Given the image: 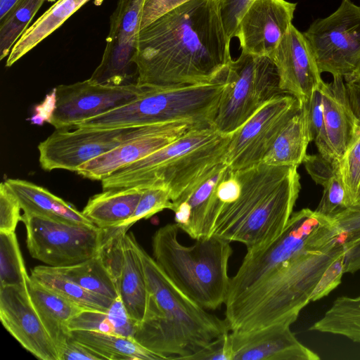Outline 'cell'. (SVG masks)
I'll list each match as a JSON object with an SVG mask.
<instances>
[{
    "label": "cell",
    "mask_w": 360,
    "mask_h": 360,
    "mask_svg": "<svg viewBox=\"0 0 360 360\" xmlns=\"http://www.w3.org/2000/svg\"><path fill=\"white\" fill-rule=\"evenodd\" d=\"M56 0H18L0 20V60L8 56L45 1Z\"/></svg>",
    "instance_id": "obj_34"
},
{
    "label": "cell",
    "mask_w": 360,
    "mask_h": 360,
    "mask_svg": "<svg viewBox=\"0 0 360 360\" xmlns=\"http://www.w3.org/2000/svg\"><path fill=\"white\" fill-rule=\"evenodd\" d=\"M304 106L307 109V127L311 142H315L319 153L331 159L323 139V112L320 89L315 91L309 102Z\"/></svg>",
    "instance_id": "obj_39"
},
{
    "label": "cell",
    "mask_w": 360,
    "mask_h": 360,
    "mask_svg": "<svg viewBox=\"0 0 360 360\" xmlns=\"http://www.w3.org/2000/svg\"><path fill=\"white\" fill-rule=\"evenodd\" d=\"M21 206L16 196L2 182L0 185V231L15 232L21 219Z\"/></svg>",
    "instance_id": "obj_40"
},
{
    "label": "cell",
    "mask_w": 360,
    "mask_h": 360,
    "mask_svg": "<svg viewBox=\"0 0 360 360\" xmlns=\"http://www.w3.org/2000/svg\"><path fill=\"white\" fill-rule=\"evenodd\" d=\"M172 204L170 193L167 188L160 186L146 187L143 189L132 216L117 227L127 231L134 224L141 219H147L163 210H170Z\"/></svg>",
    "instance_id": "obj_36"
},
{
    "label": "cell",
    "mask_w": 360,
    "mask_h": 360,
    "mask_svg": "<svg viewBox=\"0 0 360 360\" xmlns=\"http://www.w3.org/2000/svg\"><path fill=\"white\" fill-rule=\"evenodd\" d=\"M282 321L257 330L231 332L233 360H318L319 356L301 343Z\"/></svg>",
    "instance_id": "obj_21"
},
{
    "label": "cell",
    "mask_w": 360,
    "mask_h": 360,
    "mask_svg": "<svg viewBox=\"0 0 360 360\" xmlns=\"http://www.w3.org/2000/svg\"><path fill=\"white\" fill-rule=\"evenodd\" d=\"M300 108L294 96L280 95L232 134L226 157V163L232 171L261 163L288 121Z\"/></svg>",
    "instance_id": "obj_14"
},
{
    "label": "cell",
    "mask_w": 360,
    "mask_h": 360,
    "mask_svg": "<svg viewBox=\"0 0 360 360\" xmlns=\"http://www.w3.org/2000/svg\"><path fill=\"white\" fill-rule=\"evenodd\" d=\"M139 127L116 129H56L38 145L39 163L46 171L78 168L134 136Z\"/></svg>",
    "instance_id": "obj_15"
},
{
    "label": "cell",
    "mask_w": 360,
    "mask_h": 360,
    "mask_svg": "<svg viewBox=\"0 0 360 360\" xmlns=\"http://www.w3.org/2000/svg\"><path fill=\"white\" fill-rule=\"evenodd\" d=\"M344 234L360 229V204L349 207L333 218Z\"/></svg>",
    "instance_id": "obj_48"
},
{
    "label": "cell",
    "mask_w": 360,
    "mask_h": 360,
    "mask_svg": "<svg viewBox=\"0 0 360 360\" xmlns=\"http://www.w3.org/2000/svg\"><path fill=\"white\" fill-rule=\"evenodd\" d=\"M309 330L342 336L360 344V295L337 297Z\"/></svg>",
    "instance_id": "obj_32"
},
{
    "label": "cell",
    "mask_w": 360,
    "mask_h": 360,
    "mask_svg": "<svg viewBox=\"0 0 360 360\" xmlns=\"http://www.w3.org/2000/svg\"><path fill=\"white\" fill-rule=\"evenodd\" d=\"M269 58L274 62L281 90L307 105L323 80L303 33L292 25Z\"/></svg>",
    "instance_id": "obj_18"
},
{
    "label": "cell",
    "mask_w": 360,
    "mask_h": 360,
    "mask_svg": "<svg viewBox=\"0 0 360 360\" xmlns=\"http://www.w3.org/2000/svg\"><path fill=\"white\" fill-rule=\"evenodd\" d=\"M285 94L269 57L241 51L229 64L214 127L232 134L268 102Z\"/></svg>",
    "instance_id": "obj_9"
},
{
    "label": "cell",
    "mask_w": 360,
    "mask_h": 360,
    "mask_svg": "<svg viewBox=\"0 0 360 360\" xmlns=\"http://www.w3.org/2000/svg\"><path fill=\"white\" fill-rule=\"evenodd\" d=\"M49 267L93 292L113 300L120 297L117 281L105 263L100 251L94 257L76 264Z\"/></svg>",
    "instance_id": "obj_30"
},
{
    "label": "cell",
    "mask_w": 360,
    "mask_h": 360,
    "mask_svg": "<svg viewBox=\"0 0 360 360\" xmlns=\"http://www.w3.org/2000/svg\"><path fill=\"white\" fill-rule=\"evenodd\" d=\"M186 360H233L230 333L214 339Z\"/></svg>",
    "instance_id": "obj_44"
},
{
    "label": "cell",
    "mask_w": 360,
    "mask_h": 360,
    "mask_svg": "<svg viewBox=\"0 0 360 360\" xmlns=\"http://www.w3.org/2000/svg\"><path fill=\"white\" fill-rule=\"evenodd\" d=\"M144 188L103 190L89 198L82 213L98 228L117 227L132 216Z\"/></svg>",
    "instance_id": "obj_26"
},
{
    "label": "cell",
    "mask_w": 360,
    "mask_h": 360,
    "mask_svg": "<svg viewBox=\"0 0 360 360\" xmlns=\"http://www.w3.org/2000/svg\"><path fill=\"white\" fill-rule=\"evenodd\" d=\"M29 276L15 232L0 231V287L27 285Z\"/></svg>",
    "instance_id": "obj_35"
},
{
    "label": "cell",
    "mask_w": 360,
    "mask_h": 360,
    "mask_svg": "<svg viewBox=\"0 0 360 360\" xmlns=\"http://www.w3.org/2000/svg\"><path fill=\"white\" fill-rule=\"evenodd\" d=\"M147 86L136 83L111 86L90 79L53 89L46 104L45 120L56 129H69L76 124L124 105L140 96Z\"/></svg>",
    "instance_id": "obj_12"
},
{
    "label": "cell",
    "mask_w": 360,
    "mask_h": 360,
    "mask_svg": "<svg viewBox=\"0 0 360 360\" xmlns=\"http://www.w3.org/2000/svg\"><path fill=\"white\" fill-rule=\"evenodd\" d=\"M145 0H118L110 16V30L100 64L89 78L101 84L136 83L134 62Z\"/></svg>",
    "instance_id": "obj_13"
},
{
    "label": "cell",
    "mask_w": 360,
    "mask_h": 360,
    "mask_svg": "<svg viewBox=\"0 0 360 360\" xmlns=\"http://www.w3.org/2000/svg\"><path fill=\"white\" fill-rule=\"evenodd\" d=\"M18 1V0H0V20L5 16Z\"/></svg>",
    "instance_id": "obj_50"
},
{
    "label": "cell",
    "mask_w": 360,
    "mask_h": 360,
    "mask_svg": "<svg viewBox=\"0 0 360 360\" xmlns=\"http://www.w3.org/2000/svg\"><path fill=\"white\" fill-rule=\"evenodd\" d=\"M71 337L109 360H165L132 338L97 331L72 330Z\"/></svg>",
    "instance_id": "obj_29"
},
{
    "label": "cell",
    "mask_w": 360,
    "mask_h": 360,
    "mask_svg": "<svg viewBox=\"0 0 360 360\" xmlns=\"http://www.w3.org/2000/svg\"><path fill=\"white\" fill-rule=\"evenodd\" d=\"M231 172L226 162H221L172 201L170 210L174 213L175 224L191 238L211 237L223 205L221 184Z\"/></svg>",
    "instance_id": "obj_17"
},
{
    "label": "cell",
    "mask_w": 360,
    "mask_h": 360,
    "mask_svg": "<svg viewBox=\"0 0 360 360\" xmlns=\"http://www.w3.org/2000/svg\"><path fill=\"white\" fill-rule=\"evenodd\" d=\"M226 79L183 86H147L133 101L73 128L105 129L169 122H188L200 128L213 127Z\"/></svg>",
    "instance_id": "obj_7"
},
{
    "label": "cell",
    "mask_w": 360,
    "mask_h": 360,
    "mask_svg": "<svg viewBox=\"0 0 360 360\" xmlns=\"http://www.w3.org/2000/svg\"><path fill=\"white\" fill-rule=\"evenodd\" d=\"M0 319L4 327L40 360H60L59 353L30 297L27 285L0 287Z\"/></svg>",
    "instance_id": "obj_19"
},
{
    "label": "cell",
    "mask_w": 360,
    "mask_h": 360,
    "mask_svg": "<svg viewBox=\"0 0 360 360\" xmlns=\"http://www.w3.org/2000/svg\"><path fill=\"white\" fill-rule=\"evenodd\" d=\"M296 6L286 0H254L234 36L241 51L269 57L292 25Z\"/></svg>",
    "instance_id": "obj_20"
},
{
    "label": "cell",
    "mask_w": 360,
    "mask_h": 360,
    "mask_svg": "<svg viewBox=\"0 0 360 360\" xmlns=\"http://www.w3.org/2000/svg\"><path fill=\"white\" fill-rule=\"evenodd\" d=\"M219 0H191L166 13L138 34L136 84H203L226 78L232 58Z\"/></svg>",
    "instance_id": "obj_1"
},
{
    "label": "cell",
    "mask_w": 360,
    "mask_h": 360,
    "mask_svg": "<svg viewBox=\"0 0 360 360\" xmlns=\"http://www.w3.org/2000/svg\"><path fill=\"white\" fill-rule=\"evenodd\" d=\"M30 277L59 294L82 310L108 311L114 300L85 289L60 275L48 266H37L31 270Z\"/></svg>",
    "instance_id": "obj_31"
},
{
    "label": "cell",
    "mask_w": 360,
    "mask_h": 360,
    "mask_svg": "<svg viewBox=\"0 0 360 360\" xmlns=\"http://www.w3.org/2000/svg\"><path fill=\"white\" fill-rule=\"evenodd\" d=\"M231 136L219 132L214 126L191 129L110 174L101 180L103 190L160 186L169 190L173 201L205 174L226 162Z\"/></svg>",
    "instance_id": "obj_5"
},
{
    "label": "cell",
    "mask_w": 360,
    "mask_h": 360,
    "mask_svg": "<svg viewBox=\"0 0 360 360\" xmlns=\"http://www.w3.org/2000/svg\"><path fill=\"white\" fill-rule=\"evenodd\" d=\"M147 283L144 316L132 338L166 359H184L229 332L225 319L210 314L183 293L141 247Z\"/></svg>",
    "instance_id": "obj_4"
},
{
    "label": "cell",
    "mask_w": 360,
    "mask_h": 360,
    "mask_svg": "<svg viewBox=\"0 0 360 360\" xmlns=\"http://www.w3.org/2000/svg\"><path fill=\"white\" fill-rule=\"evenodd\" d=\"M140 249L133 233L127 232L123 239L121 265L117 277L120 297L129 317L136 324L144 316L148 297Z\"/></svg>",
    "instance_id": "obj_23"
},
{
    "label": "cell",
    "mask_w": 360,
    "mask_h": 360,
    "mask_svg": "<svg viewBox=\"0 0 360 360\" xmlns=\"http://www.w3.org/2000/svg\"><path fill=\"white\" fill-rule=\"evenodd\" d=\"M323 188L322 197L315 210L317 212L333 219L351 207L340 172L327 181Z\"/></svg>",
    "instance_id": "obj_38"
},
{
    "label": "cell",
    "mask_w": 360,
    "mask_h": 360,
    "mask_svg": "<svg viewBox=\"0 0 360 360\" xmlns=\"http://www.w3.org/2000/svg\"><path fill=\"white\" fill-rule=\"evenodd\" d=\"M31 301L59 353L70 337L68 323L82 309L33 279L27 281Z\"/></svg>",
    "instance_id": "obj_24"
},
{
    "label": "cell",
    "mask_w": 360,
    "mask_h": 360,
    "mask_svg": "<svg viewBox=\"0 0 360 360\" xmlns=\"http://www.w3.org/2000/svg\"><path fill=\"white\" fill-rule=\"evenodd\" d=\"M191 0H145L141 11L140 30L166 13Z\"/></svg>",
    "instance_id": "obj_45"
},
{
    "label": "cell",
    "mask_w": 360,
    "mask_h": 360,
    "mask_svg": "<svg viewBox=\"0 0 360 360\" xmlns=\"http://www.w3.org/2000/svg\"><path fill=\"white\" fill-rule=\"evenodd\" d=\"M179 228L169 224L158 229L152 238L153 259L172 283L205 309L224 304L231 278L230 241L212 236L186 246L178 240Z\"/></svg>",
    "instance_id": "obj_6"
},
{
    "label": "cell",
    "mask_w": 360,
    "mask_h": 360,
    "mask_svg": "<svg viewBox=\"0 0 360 360\" xmlns=\"http://www.w3.org/2000/svg\"><path fill=\"white\" fill-rule=\"evenodd\" d=\"M359 204H360V191H359V194H358V195H357V197H356V201H355V203H354V205H359ZM352 206H353V205H352Z\"/></svg>",
    "instance_id": "obj_51"
},
{
    "label": "cell",
    "mask_w": 360,
    "mask_h": 360,
    "mask_svg": "<svg viewBox=\"0 0 360 360\" xmlns=\"http://www.w3.org/2000/svg\"><path fill=\"white\" fill-rule=\"evenodd\" d=\"M254 0H219L222 23L229 38L235 36L238 25Z\"/></svg>",
    "instance_id": "obj_43"
},
{
    "label": "cell",
    "mask_w": 360,
    "mask_h": 360,
    "mask_svg": "<svg viewBox=\"0 0 360 360\" xmlns=\"http://www.w3.org/2000/svg\"><path fill=\"white\" fill-rule=\"evenodd\" d=\"M321 73L345 79L360 75V6L342 0L330 15L303 32Z\"/></svg>",
    "instance_id": "obj_11"
},
{
    "label": "cell",
    "mask_w": 360,
    "mask_h": 360,
    "mask_svg": "<svg viewBox=\"0 0 360 360\" xmlns=\"http://www.w3.org/2000/svg\"><path fill=\"white\" fill-rule=\"evenodd\" d=\"M320 90L323 112V139L329 156L340 161L352 143L359 128L349 101L343 77L333 76Z\"/></svg>",
    "instance_id": "obj_22"
},
{
    "label": "cell",
    "mask_w": 360,
    "mask_h": 360,
    "mask_svg": "<svg viewBox=\"0 0 360 360\" xmlns=\"http://www.w3.org/2000/svg\"><path fill=\"white\" fill-rule=\"evenodd\" d=\"M84 359L104 360V358L77 342L70 335L60 352V360Z\"/></svg>",
    "instance_id": "obj_47"
},
{
    "label": "cell",
    "mask_w": 360,
    "mask_h": 360,
    "mask_svg": "<svg viewBox=\"0 0 360 360\" xmlns=\"http://www.w3.org/2000/svg\"><path fill=\"white\" fill-rule=\"evenodd\" d=\"M344 234L311 244L282 263L235 300L226 302L231 332H247L297 320L321 276L345 251Z\"/></svg>",
    "instance_id": "obj_2"
},
{
    "label": "cell",
    "mask_w": 360,
    "mask_h": 360,
    "mask_svg": "<svg viewBox=\"0 0 360 360\" xmlns=\"http://www.w3.org/2000/svg\"><path fill=\"white\" fill-rule=\"evenodd\" d=\"M240 184L238 195L224 204L212 236L244 244L256 250L284 231L301 189L297 167L261 162L235 172Z\"/></svg>",
    "instance_id": "obj_3"
},
{
    "label": "cell",
    "mask_w": 360,
    "mask_h": 360,
    "mask_svg": "<svg viewBox=\"0 0 360 360\" xmlns=\"http://www.w3.org/2000/svg\"><path fill=\"white\" fill-rule=\"evenodd\" d=\"M345 251L328 266L313 290L310 301L315 302L329 295L341 283L344 272Z\"/></svg>",
    "instance_id": "obj_41"
},
{
    "label": "cell",
    "mask_w": 360,
    "mask_h": 360,
    "mask_svg": "<svg viewBox=\"0 0 360 360\" xmlns=\"http://www.w3.org/2000/svg\"><path fill=\"white\" fill-rule=\"evenodd\" d=\"M26 243L30 255L51 267L76 264L100 251L106 229L24 213Z\"/></svg>",
    "instance_id": "obj_10"
},
{
    "label": "cell",
    "mask_w": 360,
    "mask_h": 360,
    "mask_svg": "<svg viewBox=\"0 0 360 360\" xmlns=\"http://www.w3.org/2000/svg\"><path fill=\"white\" fill-rule=\"evenodd\" d=\"M196 128L200 127L188 122L142 126L134 136L81 165L76 172L84 178L101 181L117 169L161 149Z\"/></svg>",
    "instance_id": "obj_16"
},
{
    "label": "cell",
    "mask_w": 360,
    "mask_h": 360,
    "mask_svg": "<svg viewBox=\"0 0 360 360\" xmlns=\"http://www.w3.org/2000/svg\"><path fill=\"white\" fill-rule=\"evenodd\" d=\"M6 185L16 196L24 213L86 226H96L82 212L47 189L19 179H8Z\"/></svg>",
    "instance_id": "obj_25"
},
{
    "label": "cell",
    "mask_w": 360,
    "mask_h": 360,
    "mask_svg": "<svg viewBox=\"0 0 360 360\" xmlns=\"http://www.w3.org/2000/svg\"><path fill=\"white\" fill-rule=\"evenodd\" d=\"M352 109L360 124V75L345 79Z\"/></svg>",
    "instance_id": "obj_49"
},
{
    "label": "cell",
    "mask_w": 360,
    "mask_h": 360,
    "mask_svg": "<svg viewBox=\"0 0 360 360\" xmlns=\"http://www.w3.org/2000/svg\"><path fill=\"white\" fill-rule=\"evenodd\" d=\"M340 233L334 219L316 210L303 208L293 212L278 237L256 250L247 251L238 271L231 278L225 303L253 287L300 250Z\"/></svg>",
    "instance_id": "obj_8"
},
{
    "label": "cell",
    "mask_w": 360,
    "mask_h": 360,
    "mask_svg": "<svg viewBox=\"0 0 360 360\" xmlns=\"http://www.w3.org/2000/svg\"><path fill=\"white\" fill-rule=\"evenodd\" d=\"M339 164L342 179L352 206L360 191V128Z\"/></svg>",
    "instance_id": "obj_37"
},
{
    "label": "cell",
    "mask_w": 360,
    "mask_h": 360,
    "mask_svg": "<svg viewBox=\"0 0 360 360\" xmlns=\"http://www.w3.org/2000/svg\"><path fill=\"white\" fill-rule=\"evenodd\" d=\"M344 272L353 274L360 270V229L345 234Z\"/></svg>",
    "instance_id": "obj_46"
},
{
    "label": "cell",
    "mask_w": 360,
    "mask_h": 360,
    "mask_svg": "<svg viewBox=\"0 0 360 360\" xmlns=\"http://www.w3.org/2000/svg\"><path fill=\"white\" fill-rule=\"evenodd\" d=\"M89 0H57L23 33L8 55L6 66L11 67L41 41L59 28Z\"/></svg>",
    "instance_id": "obj_28"
},
{
    "label": "cell",
    "mask_w": 360,
    "mask_h": 360,
    "mask_svg": "<svg viewBox=\"0 0 360 360\" xmlns=\"http://www.w3.org/2000/svg\"><path fill=\"white\" fill-rule=\"evenodd\" d=\"M310 142L307 109L303 105L288 121L262 162L268 165L298 167L307 155Z\"/></svg>",
    "instance_id": "obj_27"
},
{
    "label": "cell",
    "mask_w": 360,
    "mask_h": 360,
    "mask_svg": "<svg viewBox=\"0 0 360 360\" xmlns=\"http://www.w3.org/2000/svg\"><path fill=\"white\" fill-rule=\"evenodd\" d=\"M136 323L128 316L120 297L108 311L82 310L68 323V329L106 333L132 338Z\"/></svg>",
    "instance_id": "obj_33"
},
{
    "label": "cell",
    "mask_w": 360,
    "mask_h": 360,
    "mask_svg": "<svg viewBox=\"0 0 360 360\" xmlns=\"http://www.w3.org/2000/svg\"><path fill=\"white\" fill-rule=\"evenodd\" d=\"M303 163L314 181L322 186L340 172L338 160L327 158L320 153L307 155Z\"/></svg>",
    "instance_id": "obj_42"
}]
</instances>
